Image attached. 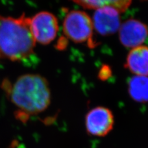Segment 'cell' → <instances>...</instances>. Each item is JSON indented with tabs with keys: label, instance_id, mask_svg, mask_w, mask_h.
<instances>
[{
	"label": "cell",
	"instance_id": "2",
	"mask_svg": "<svg viewBox=\"0 0 148 148\" xmlns=\"http://www.w3.org/2000/svg\"><path fill=\"white\" fill-rule=\"evenodd\" d=\"M36 43L32 34L30 17L0 15V59L21 61L34 53Z\"/></svg>",
	"mask_w": 148,
	"mask_h": 148
},
{
	"label": "cell",
	"instance_id": "6",
	"mask_svg": "<svg viewBox=\"0 0 148 148\" xmlns=\"http://www.w3.org/2000/svg\"><path fill=\"white\" fill-rule=\"evenodd\" d=\"M148 36V28L140 21L129 19L120 25L119 39L127 48H135L141 46Z\"/></svg>",
	"mask_w": 148,
	"mask_h": 148
},
{
	"label": "cell",
	"instance_id": "10",
	"mask_svg": "<svg viewBox=\"0 0 148 148\" xmlns=\"http://www.w3.org/2000/svg\"><path fill=\"white\" fill-rule=\"evenodd\" d=\"M128 92L139 103L148 102V77L135 75L128 82Z\"/></svg>",
	"mask_w": 148,
	"mask_h": 148
},
{
	"label": "cell",
	"instance_id": "8",
	"mask_svg": "<svg viewBox=\"0 0 148 148\" xmlns=\"http://www.w3.org/2000/svg\"><path fill=\"white\" fill-rule=\"evenodd\" d=\"M126 67L136 75L148 77V47L140 46L130 51Z\"/></svg>",
	"mask_w": 148,
	"mask_h": 148
},
{
	"label": "cell",
	"instance_id": "3",
	"mask_svg": "<svg viewBox=\"0 0 148 148\" xmlns=\"http://www.w3.org/2000/svg\"><path fill=\"white\" fill-rule=\"evenodd\" d=\"M62 30L68 39L75 43H86L94 48L95 43L92 38L94 27L92 19L82 11L72 10L65 16Z\"/></svg>",
	"mask_w": 148,
	"mask_h": 148
},
{
	"label": "cell",
	"instance_id": "1",
	"mask_svg": "<svg viewBox=\"0 0 148 148\" xmlns=\"http://www.w3.org/2000/svg\"><path fill=\"white\" fill-rule=\"evenodd\" d=\"M1 87L17 109L16 118L22 121L44 112L50 105L51 92L49 82L40 74H24L14 82L4 79Z\"/></svg>",
	"mask_w": 148,
	"mask_h": 148
},
{
	"label": "cell",
	"instance_id": "9",
	"mask_svg": "<svg viewBox=\"0 0 148 148\" xmlns=\"http://www.w3.org/2000/svg\"><path fill=\"white\" fill-rule=\"evenodd\" d=\"M74 3L85 9H99L110 7L119 12H123L130 6L132 0H73Z\"/></svg>",
	"mask_w": 148,
	"mask_h": 148
},
{
	"label": "cell",
	"instance_id": "7",
	"mask_svg": "<svg viewBox=\"0 0 148 148\" xmlns=\"http://www.w3.org/2000/svg\"><path fill=\"white\" fill-rule=\"evenodd\" d=\"M120 12L110 7H105L96 10L92 24L98 34L108 36L115 34L120 27Z\"/></svg>",
	"mask_w": 148,
	"mask_h": 148
},
{
	"label": "cell",
	"instance_id": "4",
	"mask_svg": "<svg viewBox=\"0 0 148 148\" xmlns=\"http://www.w3.org/2000/svg\"><path fill=\"white\" fill-rule=\"evenodd\" d=\"M30 27L35 43L41 45L51 43L59 32L56 16L48 11H41L30 17Z\"/></svg>",
	"mask_w": 148,
	"mask_h": 148
},
{
	"label": "cell",
	"instance_id": "5",
	"mask_svg": "<svg viewBox=\"0 0 148 148\" xmlns=\"http://www.w3.org/2000/svg\"><path fill=\"white\" fill-rule=\"evenodd\" d=\"M114 124L113 114L106 108H95L86 115V130L92 136L101 137L107 135L112 130Z\"/></svg>",
	"mask_w": 148,
	"mask_h": 148
}]
</instances>
